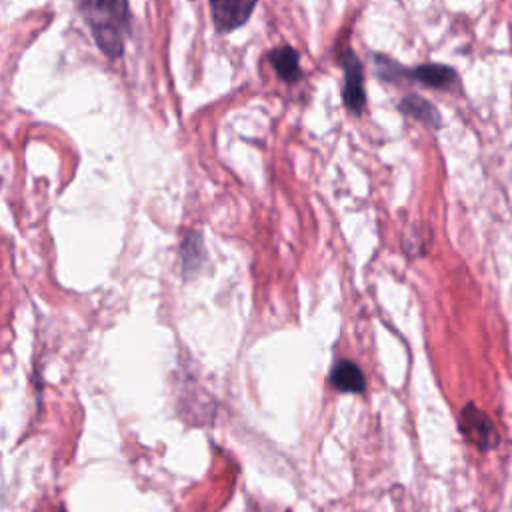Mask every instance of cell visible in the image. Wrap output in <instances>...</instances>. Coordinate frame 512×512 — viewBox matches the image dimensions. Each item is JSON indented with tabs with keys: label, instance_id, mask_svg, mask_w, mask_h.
Instances as JSON below:
<instances>
[{
	"label": "cell",
	"instance_id": "obj_5",
	"mask_svg": "<svg viewBox=\"0 0 512 512\" xmlns=\"http://www.w3.org/2000/svg\"><path fill=\"white\" fill-rule=\"evenodd\" d=\"M268 60L272 64V68L276 70L278 78L294 84L300 80L302 72H300V64H298V52L292 46H278L268 54Z\"/></svg>",
	"mask_w": 512,
	"mask_h": 512
},
{
	"label": "cell",
	"instance_id": "obj_8",
	"mask_svg": "<svg viewBox=\"0 0 512 512\" xmlns=\"http://www.w3.org/2000/svg\"><path fill=\"white\" fill-rule=\"evenodd\" d=\"M400 110L406 112V114H410V116H414V118H418V120L424 122V124H430V126H434V128L438 126V114H436V110L432 108V104L426 102L424 98L416 96V94L406 96V98L400 102Z\"/></svg>",
	"mask_w": 512,
	"mask_h": 512
},
{
	"label": "cell",
	"instance_id": "obj_4",
	"mask_svg": "<svg viewBox=\"0 0 512 512\" xmlns=\"http://www.w3.org/2000/svg\"><path fill=\"white\" fill-rule=\"evenodd\" d=\"M256 0H210L212 20L218 32L240 28L252 14Z\"/></svg>",
	"mask_w": 512,
	"mask_h": 512
},
{
	"label": "cell",
	"instance_id": "obj_1",
	"mask_svg": "<svg viewBox=\"0 0 512 512\" xmlns=\"http://www.w3.org/2000/svg\"><path fill=\"white\" fill-rule=\"evenodd\" d=\"M80 10L100 50L108 58H118L128 32V0H80Z\"/></svg>",
	"mask_w": 512,
	"mask_h": 512
},
{
	"label": "cell",
	"instance_id": "obj_2",
	"mask_svg": "<svg viewBox=\"0 0 512 512\" xmlns=\"http://www.w3.org/2000/svg\"><path fill=\"white\" fill-rule=\"evenodd\" d=\"M462 434L480 450H490L498 444V432L492 420L474 404H468L460 414Z\"/></svg>",
	"mask_w": 512,
	"mask_h": 512
},
{
	"label": "cell",
	"instance_id": "obj_3",
	"mask_svg": "<svg viewBox=\"0 0 512 512\" xmlns=\"http://www.w3.org/2000/svg\"><path fill=\"white\" fill-rule=\"evenodd\" d=\"M342 68H344V88H342L344 104L350 112L360 114L364 108V102H366L364 72H362L360 60L356 58V54L352 50H344Z\"/></svg>",
	"mask_w": 512,
	"mask_h": 512
},
{
	"label": "cell",
	"instance_id": "obj_6",
	"mask_svg": "<svg viewBox=\"0 0 512 512\" xmlns=\"http://www.w3.org/2000/svg\"><path fill=\"white\" fill-rule=\"evenodd\" d=\"M330 380H332L334 388H338L342 392H352V394L364 392V386H366L360 368L350 360H340L334 366Z\"/></svg>",
	"mask_w": 512,
	"mask_h": 512
},
{
	"label": "cell",
	"instance_id": "obj_9",
	"mask_svg": "<svg viewBox=\"0 0 512 512\" xmlns=\"http://www.w3.org/2000/svg\"><path fill=\"white\" fill-rule=\"evenodd\" d=\"M204 260V250H202V238L200 234L192 232L186 236L182 242V264H184V274L190 276L194 274Z\"/></svg>",
	"mask_w": 512,
	"mask_h": 512
},
{
	"label": "cell",
	"instance_id": "obj_7",
	"mask_svg": "<svg viewBox=\"0 0 512 512\" xmlns=\"http://www.w3.org/2000/svg\"><path fill=\"white\" fill-rule=\"evenodd\" d=\"M406 74L430 88H448L456 82V72L444 64H422Z\"/></svg>",
	"mask_w": 512,
	"mask_h": 512
}]
</instances>
